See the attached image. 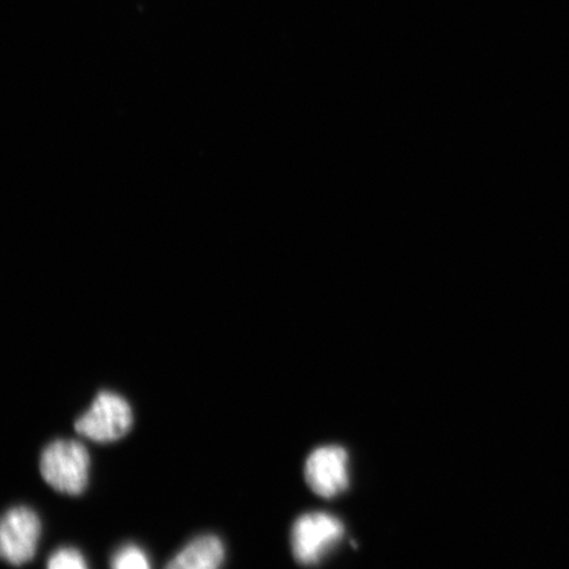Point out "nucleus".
Returning a JSON list of instances; mask_svg holds the SVG:
<instances>
[{
  "instance_id": "nucleus-4",
  "label": "nucleus",
  "mask_w": 569,
  "mask_h": 569,
  "mask_svg": "<svg viewBox=\"0 0 569 569\" xmlns=\"http://www.w3.org/2000/svg\"><path fill=\"white\" fill-rule=\"evenodd\" d=\"M41 523L38 515L27 507L7 510L0 517V558L12 566L30 561L38 550Z\"/></svg>"
},
{
  "instance_id": "nucleus-3",
  "label": "nucleus",
  "mask_w": 569,
  "mask_h": 569,
  "mask_svg": "<svg viewBox=\"0 0 569 569\" xmlns=\"http://www.w3.org/2000/svg\"><path fill=\"white\" fill-rule=\"evenodd\" d=\"M345 526L340 519L323 511L303 515L291 530V550L298 563L316 566L341 538Z\"/></svg>"
},
{
  "instance_id": "nucleus-5",
  "label": "nucleus",
  "mask_w": 569,
  "mask_h": 569,
  "mask_svg": "<svg viewBox=\"0 0 569 569\" xmlns=\"http://www.w3.org/2000/svg\"><path fill=\"white\" fill-rule=\"evenodd\" d=\"M305 479L316 495L331 498L348 487V455L338 446L319 447L305 466Z\"/></svg>"
},
{
  "instance_id": "nucleus-2",
  "label": "nucleus",
  "mask_w": 569,
  "mask_h": 569,
  "mask_svg": "<svg viewBox=\"0 0 569 569\" xmlns=\"http://www.w3.org/2000/svg\"><path fill=\"white\" fill-rule=\"evenodd\" d=\"M132 423V409L126 398L103 390L74 426L81 436L94 442L109 443L124 437Z\"/></svg>"
},
{
  "instance_id": "nucleus-1",
  "label": "nucleus",
  "mask_w": 569,
  "mask_h": 569,
  "mask_svg": "<svg viewBox=\"0 0 569 569\" xmlns=\"http://www.w3.org/2000/svg\"><path fill=\"white\" fill-rule=\"evenodd\" d=\"M89 468L87 447L77 440L57 439L41 453L42 478L61 493L81 495L88 486Z\"/></svg>"
},
{
  "instance_id": "nucleus-8",
  "label": "nucleus",
  "mask_w": 569,
  "mask_h": 569,
  "mask_svg": "<svg viewBox=\"0 0 569 569\" xmlns=\"http://www.w3.org/2000/svg\"><path fill=\"white\" fill-rule=\"evenodd\" d=\"M48 569H89L82 553L71 547H61L48 560Z\"/></svg>"
},
{
  "instance_id": "nucleus-6",
  "label": "nucleus",
  "mask_w": 569,
  "mask_h": 569,
  "mask_svg": "<svg viewBox=\"0 0 569 569\" xmlns=\"http://www.w3.org/2000/svg\"><path fill=\"white\" fill-rule=\"evenodd\" d=\"M224 560V546L216 536H202L183 547L169 561L166 569H220Z\"/></svg>"
},
{
  "instance_id": "nucleus-7",
  "label": "nucleus",
  "mask_w": 569,
  "mask_h": 569,
  "mask_svg": "<svg viewBox=\"0 0 569 569\" xmlns=\"http://www.w3.org/2000/svg\"><path fill=\"white\" fill-rule=\"evenodd\" d=\"M111 569H152L147 553L137 545H126L113 555Z\"/></svg>"
}]
</instances>
